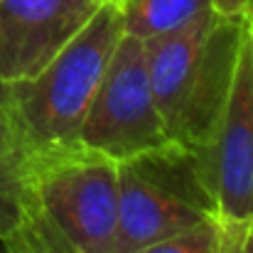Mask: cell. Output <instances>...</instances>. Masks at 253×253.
I'll list each match as a JSON object with an SVG mask.
<instances>
[{
    "instance_id": "cell-1",
    "label": "cell",
    "mask_w": 253,
    "mask_h": 253,
    "mask_svg": "<svg viewBox=\"0 0 253 253\" xmlns=\"http://www.w3.org/2000/svg\"><path fill=\"white\" fill-rule=\"evenodd\" d=\"M244 15H202L187 27L143 42L150 88L172 143L202 150L226 106L241 37Z\"/></svg>"
},
{
    "instance_id": "cell-2",
    "label": "cell",
    "mask_w": 253,
    "mask_h": 253,
    "mask_svg": "<svg viewBox=\"0 0 253 253\" xmlns=\"http://www.w3.org/2000/svg\"><path fill=\"white\" fill-rule=\"evenodd\" d=\"M35 204L54 253H113L118 163L79 140L37 145Z\"/></svg>"
},
{
    "instance_id": "cell-3",
    "label": "cell",
    "mask_w": 253,
    "mask_h": 253,
    "mask_svg": "<svg viewBox=\"0 0 253 253\" xmlns=\"http://www.w3.org/2000/svg\"><path fill=\"white\" fill-rule=\"evenodd\" d=\"M121 35L118 2L106 0L40 74L5 84L17 118L37 145L77 140Z\"/></svg>"
},
{
    "instance_id": "cell-4",
    "label": "cell",
    "mask_w": 253,
    "mask_h": 253,
    "mask_svg": "<svg viewBox=\"0 0 253 253\" xmlns=\"http://www.w3.org/2000/svg\"><path fill=\"white\" fill-rule=\"evenodd\" d=\"M207 219H214V202L194 150L168 143L118 163L113 253H133Z\"/></svg>"
},
{
    "instance_id": "cell-5",
    "label": "cell",
    "mask_w": 253,
    "mask_h": 253,
    "mask_svg": "<svg viewBox=\"0 0 253 253\" xmlns=\"http://www.w3.org/2000/svg\"><path fill=\"white\" fill-rule=\"evenodd\" d=\"M77 140L116 163L172 143L150 88L143 40L121 35Z\"/></svg>"
},
{
    "instance_id": "cell-6",
    "label": "cell",
    "mask_w": 253,
    "mask_h": 253,
    "mask_svg": "<svg viewBox=\"0 0 253 253\" xmlns=\"http://www.w3.org/2000/svg\"><path fill=\"white\" fill-rule=\"evenodd\" d=\"M197 158L214 202V219H253V37L249 20L226 106Z\"/></svg>"
},
{
    "instance_id": "cell-7",
    "label": "cell",
    "mask_w": 253,
    "mask_h": 253,
    "mask_svg": "<svg viewBox=\"0 0 253 253\" xmlns=\"http://www.w3.org/2000/svg\"><path fill=\"white\" fill-rule=\"evenodd\" d=\"M106 0H0V84L40 74Z\"/></svg>"
},
{
    "instance_id": "cell-8",
    "label": "cell",
    "mask_w": 253,
    "mask_h": 253,
    "mask_svg": "<svg viewBox=\"0 0 253 253\" xmlns=\"http://www.w3.org/2000/svg\"><path fill=\"white\" fill-rule=\"evenodd\" d=\"M35 153L37 143L0 84V246L10 253H54L35 204Z\"/></svg>"
},
{
    "instance_id": "cell-9",
    "label": "cell",
    "mask_w": 253,
    "mask_h": 253,
    "mask_svg": "<svg viewBox=\"0 0 253 253\" xmlns=\"http://www.w3.org/2000/svg\"><path fill=\"white\" fill-rule=\"evenodd\" d=\"M123 32L138 40H153L187 27L211 12V0H121Z\"/></svg>"
},
{
    "instance_id": "cell-10",
    "label": "cell",
    "mask_w": 253,
    "mask_h": 253,
    "mask_svg": "<svg viewBox=\"0 0 253 253\" xmlns=\"http://www.w3.org/2000/svg\"><path fill=\"white\" fill-rule=\"evenodd\" d=\"M133 253H219L216 219H207L192 229H184L179 234L153 241V244H148Z\"/></svg>"
},
{
    "instance_id": "cell-11",
    "label": "cell",
    "mask_w": 253,
    "mask_h": 253,
    "mask_svg": "<svg viewBox=\"0 0 253 253\" xmlns=\"http://www.w3.org/2000/svg\"><path fill=\"white\" fill-rule=\"evenodd\" d=\"M219 253H253V219H216Z\"/></svg>"
},
{
    "instance_id": "cell-12",
    "label": "cell",
    "mask_w": 253,
    "mask_h": 253,
    "mask_svg": "<svg viewBox=\"0 0 253 253\" xmlns=\"http://www.w3.org/2000/svg\"><path fill=\"white\" fill-rule=\"evenodd\" d=\"M249 0H211V7L219 12V15H226V17H234V15H244Z\"/></svg>"
},
{
    "instance_id": "cell-13",
    "label": "cell",
    "mask_w": 253,
    "mask_h": 253,
    "mask_svg": "<svg viewBox=\"0 0 253 253\" xmlns=\"http://www.w3.org/2000/svg\"><path fill=\"white\" fill-rule=\"evenodd\" d=\"M244 17H246V15H244ZM249 27H251V37H253V22L251 20H249Z\"/></svg>"
},
{
    "instance_id": "cell-14",
    "label": "cell",
    "mask_w": 253,
    "mask_h": 253,
    "mask_svg": "<svg viewBox=\"0 0 253 253\" xmlns=\"http://www.w3.org/2000/svg\"><path fill=\"white\" fill-rule=\"evenodd\" d=\"M0 253H10V251H7V249H2V246H0Z\"/></svg>"
},
{
    "instance_id": "cell-15",
    "label": "cell",
    "mask_w": 253,
    "mask_h": 253,
    "mask_svg": "<svg viewBox=\"0 0 253 253\" xmlns=\"http://www.w3.org/2000/svg\"><path fill=\"white\" fill-rule=\"evenodd\" d=\"M111 2H121V0H111Z\"/></svg>"
}]
</instances>
